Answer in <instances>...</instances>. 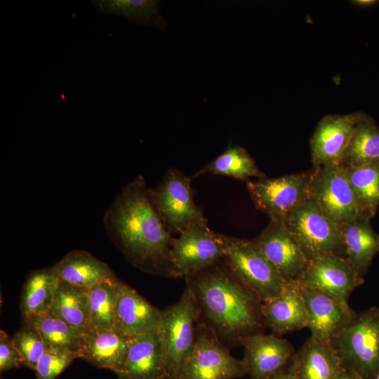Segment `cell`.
<instances>
[{"label": "cell", "instance_id": "cell-23", "mask_svg": "<svg viewBox=\"0 0 379 379\" xmlns=\"http://www.w3.org/2000/svg\"><path fill=\"white\" fill-rule=\"evenodd\" d=\"M53 267L60 282L83 289L115 276L106 263L83 250L69 252Z\"/></svg>", "mask_w": 379, "mask_h": 379}, {"label": "cell", "instance_id": "cell-31", "mask_svg": "<svg viewBox=\"0 0 379 379\" xmlns=\"http://www.w3.org/2000/svg\"><path fill=\"white\" fill-rule=\"evenodd\" d=\"M24 322L39 331L47 349L67 350L79 354L81 333L51 312Z\"/></svg>", "mask_w": 379, "mask_h": 379}, {"label": "cell", "instance_id": "cell-34", "mask_svg": "<svg viewBox=\"0 0 379 379\" xmlns=\"http://www.w3.org/2000/svg\"><path fill=\"white\" fill-rule=\"evenodd\" d=\"M22 366V359L15 347L12 337L4 331H0V371L18 368Z\"/></svg>", "mask_w": 379, "mask_h": 379}, {"label": "cell", "instance_id": "cell-2", "mask_svg": "<svg viewBox=\"0 0 379 379\" xmlns=\"http://www.w3.org/2000/svg\"><path fill=\"white\" fill-rule=\"evenodd\" d=\"M185 279L201 314L221 342L239 344L241 338L261 333L262 302L235 277L224 258Z\"/></svg>", "mask_w": 379, "mask_h": 379}, {"label": "cell", "instance_id": "cell-22", "mask_svg": "<svg viewBox=\"0 0 379 379\" xmlns=\"http://www.w3.org/2000/svg\"><path fill=\"white\" fill-rule=\"evenodd\" d=\"M340 231L345 256L364 276L379 253V234L373 229L371 219L362 215L340 225Z\"/></svg>", "mask_w": 379, "mask_h": 379}, {"label": "cell", "instance_id": "cell-21", "mask_svg": "<svg viewBox=\"0 0 379 379\" xmlns=\"http://www.w3.org/2000/svg\"><path fill=\"white\" fill-rule=\"evenodd\" d=\"M291 359L297 379H337L345 372L333 346L311 336Z\"/></svg>", "mask_w": 379, "mask_h": 379}, {"label": "cell", "instance_id": "cell-14", "mask_svg": "<svg viewBox=\"0 0 379 379\" xmlns=\"http://www.w3.org/2000/svg\"><path fill=\"white\" fill-rule=\"evenodd\" d=\"M361 113L328 114L319 121L310 140L312 168L342 163Z\"/></svg>", "mask_w": 379, "mask_h": 379}, {"label": "cell", "instance_id": "cell-38", "mask_svg": "<svg viewBox=\"0 0 379 379\" xmlns=\"http://www.w3.org/2000/svg\"><path fill=\"white\" fill-rule=\"evenodd\" d=\"M371 379H379V371L375 373V375Z\"/></svg>", "mask_w": 379, "mask_h": 379}, {"label": "cell", "instance_id": "cell-3", "mask_svg": "<svg viewBox=\"0 0 379 379\" xmlns=\"http://www.w3.org/2000/svg\"><path fill=\"white\" fill-rule=\"evenodd\" d=\"M331 345L347 373L371 379L379 371V308L355 313Z\"/></svg>", "mask_w": 379, "mask_h": 379}, {"label": "cell", "instance_id": "cell-18", "mask_svg": "<svg viewBox=\"0 0 379 379\" xmlns=\"http://www.w3.org/2000/svg\"><path fill=\"white\" fill-rule=\"evenodd\" d=\"M261 311L265 324L274 332L284 334L309 324V313L298 280L288 281L277 297L262 302Z\"/></svg>", "mask_w": 379, "mask_h": 379}, {"label": "cell", "instance_id": "cell-20", "mask_svg": "<svg viewBox=\"0 0 379 379\" xmlns=\"http://www.w3.org/2000/svg\"><path fill=\"white\" fill-rule=\"evenodd\" d=\"M130 339L117 328H92L81 334L80 359L117 374L123 366Z\"/></svg>", "mask_w": 379, "mask_h": 379}, {"label": "cell", "instance_id": "cell-13", "mask_svg": "<svg viewBox=\"0 0 379 379\" xmlns=\"http://www.w3.org/2000/svg\"><path fill=\"white\" fill-rule=\"evenodd\" d=\"M251 241L285 281L300 278L308 260L283 222L270 220L265 229Z\"/></svg>", "mask_w": 379, "mask_h": 379}, {"label": "cell", "instance_id": "cell-4", "mask_svg": "<svg viewBox=\"0 0 379 379\" xmlns=\"http://www.w3.org/2000/svg\"><path fill=\"white\" fill-rule=\"evenodd\" d=\"M201 310L192 288L187 284L180 298L162 311L157 332L162 344L168 379H177L196 339Z\"/></svg>", "mask_w": 379, "mask_h": 379}, {"label": "cell", "instance_id": "cell-37", "mask_svg": "<svg viewBox=\"0 0 379 379\" xmlns=\"http://www.w3.org/2000/svg\"><path fill=\"white\" fill-rule=\"evenodd\" d=\"M337 379H354V378L346 372H344L341 375H340Z\"/></svg>", "mask_w": 379, "mask_h": 379}, {"label": "cell", "instance_id": "cell-36", "mask_svg": "<svg viewBox=\"0 0 379 379\" xmlns=\"http://www.w3.org/2000/svg\"><path fill=\"white\" fill-rule=\"evenodd\" d=\"M352 4L361 6V7H369L378 4V1L376 0H354L352 1Z\"/></svg>", "mask_w": 379, "mask_h": 379}, {"label": "cell", "instance_id": "cell-5", "mask_svg": "<svg viewBox=\"0 0 379 379\" xmlns=\"http://www.w3.org/2000/svg\"><path fill=\"white\" fill-rule=\"evenodd\" d=\"M224 259L235 277L262 303L279 295L288 283L251 241L230 237Z\"/></svg>", "mask_w": 379, "mask_h": 379}, {"label": "cell", "instance_id": "cell-26", "mask_svg": "<svg viewBox=\"0 0 379 379\" xmlns=\"http://www.w3.org/2000/svg\"><path fill=\"white\" fill-rule=\"evenodd\" d=\"M377 160H379V127L372 117L362 112L341 164L345 167H358Z\"/></svg>", "mask_w": 379, "mask_h": 379}, {"label": "cell", "instance_id": "cell-30", "mask_svg": "<svg viewBox=\"0 0 379 379\" xmlns=\"http://www.w3.org/2000/svg\"><path fill=\"white\" fill-rule=\"evenodd\" d=\"M120 280L116 276L98 283L88 289L92 327L113 329L119 296Z\"/></svg>", "mask_w": 379, "mask_h": 379}, {"label": "cell", "instance_id": "cell-25", "mask_svg": "<svg viewBox=\"0 0 379 379\" xmlns=\"http://www.w3.org/2000/svg\"><path fill=\"white\" fill-rule=\"evenodd\" d=\"M49 312L81 334L93 328L88 289L74 287L60 282Z\"/></svg>", "mask_w": 379, "mask_h": 379}, {"label": "cell", "instance_id": "cell-11", "mask_svg": "<svg viewBox=\"0 0 379 379\" xmlns=\"http://www.w3.org/2000/svg\"><path fill=\"white\" fill-rule=\"evenodd\" d=\"M312 169L310 198L328 218L340 226L361 215L343 164Z\"/></svg>", "mask_w": 379, "mask_h": 379}, {"label": "cell", "instance_id": "cell-16", "mask_svg": "<svg viewBox=\"0 0 379 379\" xmlns=\"http://www.w3.org/2000/svg\"><path fill=\"white\" fill-rule=\"evenodd\" d=\"M300 286L308 310L307 328L311 337L332 345L355 312L348 303L342 302L321 291L301 284Z\"/></svg>", "mask_w": 379, "mask_h": 379}, {"label": "cell", "instance_id": "cell-8", "mask_svg": "<svg viewBox=\"0 0 379 379\" xmlns=\"http://www.w3.org/2000/svg\"><path fill=\"white\" fill-rule=\"evenodd\" d=\"M191 180L172 167L160 183L151 189L154 204L172 234H180L194 225H207L202 209L194 202Z\"/></svg>", "mask_w": 379, "mask_h": 379}, {"label": "cell", "instance_id": "cell-19", "mask_svg": "<svg viewBox=\"0 0 379 379\" xmlns=\"http://www.w3.org/2000/svg\"><path fill=\"white\" fill-rule=\"evenodd\" d=\"M162 319L159 310L135 289L120 280L115 326L124 334L134 336L158 332Z\"/></svg>", "mask_w": 379, "mask_h": 379}, {"label": "cell", "instance_id": "cell-27", "mask_svg": "<svg viewBox=\"0 0 379 379\" xmlns=\"http://www.w3.org/2000/svg\"><path fill=\"white\" fill-rule=\"evenodd\" d=\"M95 11L100 14L124 17L139 25L152 26L164 30L165 20L157 0H93Z\"/></svg>", "mask_w": 379, "mask_h": 379}, {"label": "cell", "instance_id": "cell-28", "mask_svg": "<svg viewBox=\"0 0 379 379\" xmlns=\"http://www.w3.org/2000/svg\"><path fill=\"white\" fill-rule=\"evenodd\" d=\"M345 168L361 215L371 219L379 206V160Z\"/></svg>", "mask_w": 379, "mask_h": 379}, {"label": "cell", "instance_id": "cell-35", "mask_svg": "<svg viewBox=\"0 0 379 379\" xmlns=\"http://www.w3.org/2000/svg\"><path fill=\"white\" fill-rule=\"evenodd\" d=\"M267 379H297L295 376L288 370L282 369Z\"/></svg>", "mask_w": 379, "mask_h": 379}, {"label": "cell", "instance_id": "cell-29", "mask_svg": "<svg viewBox=\"0 0 379 379\" xmlns=\"http://www.w3.org/2000/svg\"><path fill=\"white\" fill-rule=\"evenodd\" d=\"M207 173L225 175L244 181H248L251 177L258 179L266 178L252 157L240 146L228 147L215 159L198 170L192 178Z\"/></svg>", "mask_w": 379, "mask_h": 379}, {"label": "cell", "instance_id": "cell-33", "mask_svg": "<svg viewBox=\"0 0 379 379\" xmlns=\"http://www.w3.org/2000/svg\"><path fill=\"white\" fill-rule=\"evenodd\" d=\"M78 353L62 349H47L35 368L36 379H55L75 359Z\"/></svg>", "mask_w": 379, "mask_h": 379}, {"label": "cell", "instance_id": "cell-7", "mask_svg": "<svg viewBox=\"0 0 379 379\" xmlns=\"http://www.w3.org/2000/svg\"><path fill=\"white\" fill-rule=\"evenodd\" d=\"M283 222L308 260L331 253L342 255L340 226L328 218L310 198L288 213Z\"/></svg>", "mask_w": 379, "mask_h": 379}, {"label": "cell", "instance_id": "cell-24", "mask_svg": "<svg viewBox=\"0 0 379 379\" xmlns=\"http://www.w3.org/2000/svg\"><path fill=\"white\" fill-rule=\"evenodd\" d=\"M60 283L53 266L36 270L28 274L20 298L24 321L50 311Z\"/></svg>", "mask_w": 379, "mask_h": 379}, {"label": "cell", "instance_id": "cell-6", "mask_svg": "<svg viewBox=\"0 0 379 379\" xmlns=\"http://www.w3.org/2000/svg\"><path fill=\"white\" fill-rule=\"evenodd\" d=\"M246 375L241 360L234 357L206 324L197 325L196 339L177 379H235Z\"/></svg>", "mask_w": 379, "mask_h": 379}, {"label": "cell", "instance_id": "cell-15", "mask_svg": "<svg viewBox=\"0 0 379 379\" xmlns=\"http://www.w3.org/2000/svg\"><path fill=\"white\" fill-rule=\"evenodd\" d=\"M244 347L241 359L246 373L251 379H267L284 369L294 354L292 345L274 335L255 333L241 338Z\"/></svg>", "mask_w": 379, "mask_h": 379}, {"label": "cell", "instance_id": "cell-32", "mask_svg": "<svg viewBox=\"0 0 379 379\" xmlns=\"http://www.w3.org/2000/svg\"><path fill=\"white\" fill-rule=\"evenodd\" d=\"M14 345L22 359V366L34 371L47 350L46 345L37 330L25 325L12 337Z\"/></svg>", "mask_w": 379, "mask_h": 379}, {"label": "cell", "instance_id": "cell-9", "mask_svg": "<svg viewBox=\"0 0 379 379\" xmlns=\"http://www.w3.org/2000/svg\"><path fill=\"white\" fill-rule=\"evenodd\" d=\"M230 237L194 225L174 238L171 251L172 277L187 278L218 260L226 253Z\"/></svg>", "mask_w": 379, "mask_h": 379}, {"label": "cell", "instance_id": "cell-17", "mask_svg": "<svg viewBox=\"0 0 379 379\" xmlns=\"http://www.w3.org/2000/svg\"><path fill=\"white\" fill-rule=\"evenodd\" d=\"M118 379H168L161 342L156 333L131 336Z\"/></svg>", "mask_w": 379, "mask_h": 379}, {"label": "cell", "instance_id": "cell-10", "mask_svg": "<svg viewBox=\"0 0 379 379\" xmlns=\"http://www.w3.org/2000/svg\"><path fill=\"white\" fill-rule=\"evenodd\" d=\"M314 170L246 182L255 208L270 220L284 222L288 213L310 199Z\"/></svg>", "mask_w": 379, "mask_h": 379}, {"label": "cell", "instance_id": "cell-1", "mask_svg": "<svg viewBox=\"0 0 379 379\" xmlns=\"http://www.w3.org/2000/svg\"><path fill=\"white\" fill-rule=\"evenodd\" d=\"M103 223L111 239L133 265L149 274L172 277L174 237L142 175L121 190L105 212Z\"/></svg>", "mask_w": 379, "mask_h": 379}, {"label": "cell", "instance_id": "cell-12", "mask_svg": "<svg viewBox=\"0 0 379 379\" xmlns=\"http://www.w3.org/2000/svg\"><path fill=\"white\" fill-rule=\"evenodd\" d=\"M298 281L348 303L350 293L364 279L345 255L331 253L308 260Z\"/></svg>", "mask_w": 379, "mask_h": 379}]
</instances>
